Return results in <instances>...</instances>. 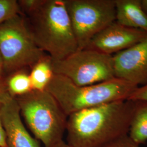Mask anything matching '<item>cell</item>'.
Wrapping results in <instances>:
<instances>
[{
	"instance_id": "6da1fadb",
	"label": "cell",
	"mask_w": 147,
	"mask_h": 147,
	"mask_svg": "<svg viewBox=\"0 0 147 147\" xmlns=\"http://www.w3.org/2000/svg\"><path fill=\"white\" fill-rule=\"evenodd\" d=\"M135 102H112L68 117L65 143L70 147H103L127 135Z\"/></svg>"
},
{
	"instance_id": "7a4b0ae2",
	"label": "cell",
	"mask_w": 147,
	"mask_h": 147,
	"mask_svg": "<svg viewBox=\"0 0 147 147\" xmlns=\"http://www.w3.org/2000/svg\"><path fill=\"white\" fill-rule=\"evenodd\" d=\"M33 39L53 60H61L79 50L65 0H44L26 17Z\"/></svg>"
},
{
	"instance_id": "3957f363",
	"label": "cell",
	"mask_w": 147,
	"mask_h": 147,
	"mask_svg": "<svg viewBox=\"0 0 147 147\" xmlns=\"http://www.w3.org/2000/svg\"><path fill=\"white\" fill-rule=\"evenodd\" d=\"M138 87L116 78L96 84L79 86L63 76L53 74L45 89L68 117L84 109L127 100Z\"/></svg>"
},
{
	"instance_id": "277c9868",
	"label": "cell",
	"mask_w": 147,
	"mask_h": 147,
	"mask_svg": "<svg viewBox=\"0 0 147 147\" xmlns=\"http://www.w3.org/2000/svg\"><path fill=\"white\" fill-rule=\"evenodd\" d=\"M28 130L43 147H56L64 142L68 116L46 89H32L15 98Z\"/></svg>"
},
{
	"instance_id": "5b68a950",
	"label": "cell",
	"mask_w": 147,
	"mask_h": 147,
	"mask_svg": "<svg viewBox=\"0 0 147 147\" xmlns=\"http://www.w3.org/2000/svg\"><path fill=\"white\" fill-rule=\"evenodd\" d=\"M0 53L5 76L32 67L46 53L38 47L28 25L21 14L0 24Z\"/></svg>"
},
{
	"instance_id": "8992f818",
	"label": "cell",
	"mask_w": 147,
	"mask_h": 147,
	"mask_svg": "<svg viewBox=\"0 0 147 147\" xmlns=\"http://www.w3.org/2000/svg\"><path fill=\"white\" fill-rule=\"evenodd\" d=\"M53 73L84 86L115 78L113 55L94 50H78L61 60L51 58Z\"/></svg>"
},
{
	"instance_id": "52a82bcc",
	"label": "cell",
	"mask_w": 147,
	"mask_h": 147,
	"mask_svg": "<svg viewBox=\"0 0 147 147\" xmlns=\"http://www.w3.org/2000/svg\"><path fill=\"white\" fill-rule=\"evenodd\" d=\"M79 50L116 21L115 0H65Z\"/></svg>"
},
{
	"instance_id": "ba28073f",
	"label": "cell",
	"mask_w": 147,
	"mask_h": 147,
	"mask_svg": "<svg viewBox=\"0 0 147 147\" xmlns=\"http://www.w3.org/2000/svg\"><path fill=\"white\" fill-rule=\"evenodd\" d=\"M147 37V33L123 26L116 21L96 34L85 49L113 55L135 45Z\"/></svg>"
},
{
	"instance_id": "9c48e42d",
	"label": "cell",
	"mask_w": 147,
	"mask_h": 147,
	"mask_svg": "<svg viewBox=\"0 0 147 147\" xmlns=\"http://www.w3.org/2000/svg\"><path fill=\"white\" fill-rule=\"evenodd\" d=\"M0 115L5 132L7 147H42L27 128L16 100L8 93L1 101Z\"/></svg>"
},
{
	"instance_id": "30bf717a",
	"label": "cell",
	"mask_w": 147,
	"mask_h": 147,
	"mask_svg": "<svg viewBox=\"0 0 147 147\" xmlns=\"http://www.w3.org/2000/svg\"><path fill=\"white\" fill-rule=\"evenodd\" d=\"M116 78L139 86L147 84V37L140 42L113 55Z\"/></svg>"
},
{
	"instance_id": "8fae6325",
	"label": "cell",
	"mask_w": 147,
	"mask_h": 147,
	"mask_svg": "<svg viewBox=\"0 0 147 147\" xmlns=\"http://www.w3.org/2000/svg\"><path fill=\"white\" fill-rule=\"evenodd\" d=\"M115 2L117 22L147 33V16L142 10L141 0H115Z\"/></svg>"
},
{
	"instance_id": "7c38bea8",
	"label": "cell",
	"mask_w": 147,
	"mask_h": 147,
	"mask_svg": "<svg viewBox=\"0 0 147 147\" xmlns=\"http://www.w3.org/2000/svg\"><path fill=\"white\" fill-rule=\"evenodd\" d=\"M135 108L128 136L140 145L147 141V101H134Z\"/></svg>"
},
{
	"instance_id": "4fadbf2b",
	"label": "cell",
	"mask_w": 147,
	"mask_h": 147,
	"mask_svg": "<svg viewBox=\"0 0 147 147\" xmlns=\"http://www.w3.org/2000/svg\"><path fill=\"white\" fill-rule=\"evenodd\" d=\"M29 74L32 89L45 90L53 75L50 57L47 55L38 61L31 69Z\"/></svg>"
},
{
	"instance_id": "5bb4252c",
	"label": "cell",
	"mask_w": 147,
	"mask_h": 147,
	"mask_svg": "<svg viewBox=\"0 0 147 147\" xmlns=\"http://www.w3.org/2000/svg\"><path fill=\"white\" fill-rule=\"evenodd\" d=\"M5 84L7 92L14 98L26 94L32 90L30 74L27 69L6 76Z\"/></svg>"
},
{
	"instance_id": "9a60e30c",
	"label": "cell",
	"mask_w": 147,
	"mask_h": 147,
	"mask_svg": "<svg viewBox=\"0 0 147 147\" xmlns=\"http://www.w3.org/2000/svg\"><path fill=\"white\" fill-rule=\"evenodd\" d=\"M20 14L18 1L0 0V24Z\"/></svg>"
},
{
	"instance_id": "2e32d148",
	"label": "cell",
	"mask_w": 147,
	"mask_h": 147,
	"mask_svg": "<svg viewBox=\"0 0 147 147\" xmlns=\"http://www.w3.org/2000/svg\"><path fill=\"white\" fill-rule=\"evenodd\" d=\"M44 0H20L18 1L21 15L28 17L36 11L42 4Z\"/></svg>"
},
{
	"instance_id": "e0dca14e",
	"label": "cell",
	"mask_w": 147,
	"mask_h": 147,
	"mask_svg": "<svg viewBox=\"0 0 147 147\" xmlns=\"http://www.w3.org/2000/svg\"><path fill=\"white\" fill-rule=\"evenodd\" d=\"M103 147H140L127 135L121 137Z\"/></svg>"
},
{
	"instance_id": "ac0fdd59",
	"label": "cell",
	"mask_w": 147,
	"mask_h": 147,
	"mask_svg": "<svg viewBox=\"0 0 147 147\" xmlns=\"http://www.w3.org/2000/svg\"><path fill=\"white\" fill-rule=\"evenodd\" d=\"M127 100L132 101H147V84L139 86Z\"/></svg>"
},
{
	"instance_id": "d6986e66",
	"label": "cell",
	"mask_w": 147,
	"mask_h": 147,
	"mask_svg": "<svg viewBox=\"0 0 147 147\" xmlns=\"http://www.w3.org/2000/svg\"><path fill=\"white\" fill-rule=\"evenodd\" d=\"M0 147H7L5 132L2 125L0 115Z\"/></svg>"
},
{
	"instance_id": "ffe728a7",
	"label": "cell",
	"mask_w": 147,
	"mask_h": 147,
	"mask_svg": "<svg viewBox=\"0 0 147 147\" xmlns=\"http://www.w3.org/2000/svg\"><path fill=\"white\" fill-rule=\"evenodd\" d=\"M7 93L5 87V77H0V102Z\"/></svg>"
},
{
	"instance_id": "44dd1931",
	"label": "cell",
	"mask_w": 147,
	"mask_h": 147,
	"mask_svg": "<svg viewBox=\"0 0 147 147\" xmlns=\"http://www.w3.org/2000/svg\"><path fill=\"white\" fill-rule=\"evenodd\" d=\"M0 77H5L4 73V64L3 59L0 53Z\"/></svg>"
},
{
	"instance_id": "7402d4cb",
	"label": "cell",
	"mask_w": 147,
	"mask_h": 147,
	"mask_svg": "<svg viewBox=\"0 0 147 147\" xmlns=\"http://www.w3.org/2000/svg\"><path fill=\"white\" fill-rule=\"evenodd\" d=\"M142 10L147 16V0H141Z\"/></svg>"
},
{
	"instance_id": "603a6c76",
	"label": "cell",
	"mask_w": 147,
	"mask_h": 147,
	"mask_svg": "<svg viewBox=\"0 0 147 147\" xmlns=\"http://www.w3.org/2000/svg\"><path fill=\"white\" fill-rule=\"evenodd\" d=\"M56 147H70L68 145L65 143V141L64 142L61 143V144H59Z\"/></svg>"
}]
</instances>
